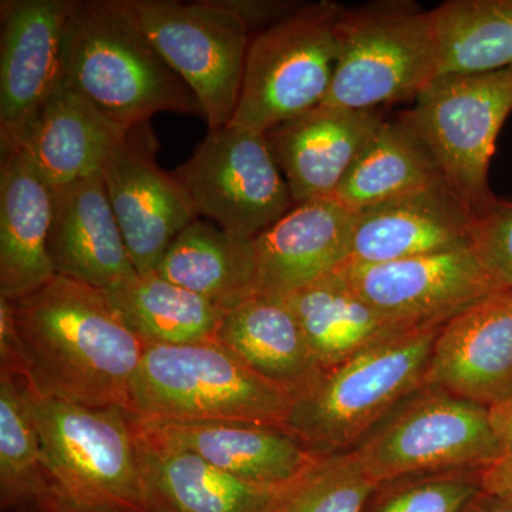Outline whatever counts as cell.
I'll use <instances>...</instances> for the list:
<instances>
[{
    "mask_svg": "<svg viewBox=\"0 0 512 512\" xmlns=\"http://www.w3.org/2000/svg\"><path fill=\"white\" fill-rule=\"evenodd\" d=\"M23 384L47 464L64 493L144 512L131 414L52 399Z\"/></svg>",
    "mask_w": 512,
    "mask_h": 512,
    "instance_id": "obj_9",
    "label": "cell"
},
{
    "mask_svg": "<svg viewBox=\"0 0 512 512\" xmlns=\"http://www.w3.org/2000/svg\"><path fill=\"white\" fill-rule=\"evenodd\" d=\"M481 490L512 503V457H500L481 470Z\"/></svg>",
    "mask_w": 512,
    "mask_h": 512,
    "instance_id": "obj_35",
    "label": "cell"
},
{
    "mask_svg": "<svg viewBox=\"0 0 512 512\" xmlns=\"http://www.w3.org/2000/svg\"><path fill=\"white\" fill-rule=\"evenodd\" d=\"M352 450L379 484L417 474L483 470L501 457L487 407L429 384Z\"/></svg>",
    "mask_w": 512,
    "mask_h": 512,
    "instance_id": "obj_8",
    "label": "cell"
},
{
    "mask_svg": "<svg viewBox=\"0 0 512 512\" xmlns=\"http://www.w3.org/2000/svg\"><path fill=\"white\" fill-rule=\"evenodd\" d=\"M491 429L500 446L501 457H512V394L488 409Z\"/></svg>",
    "mask_w": 512,
    "mask_h": 512,
    "instance_id": "obj_36",
    "label": "cell"
},
{
    "mask_svg": "<svg viewBox=\"0 0 512 512\" xmlns=\"http://www.w3.org/2000/svg\"><path fill=\"white\" fill-rule=\"evenodd\" d=\"M49 255L55 274L101 291L137 275L111 208L103 171L53 188Z\"/></svg>",
    "mask_w": 512,
    "mask_h": 512,
    "instance_id": "obj_19",
    "label": "cell"
},
{
    "mask_svg": "<svg viewBox=\"0 0 512 512\" xmlns=\"http://www.w3.org/2000/svg\"><path fill=\"white\" fill-rule=\"evenodd\" d=\"M466 512H512V503L481 493Z\"/></svg>",
    "mask_w": 512,
    "mask_h": 512,
    "instance_id": "obj_37",
    "label": "cell"
},
{
    "mask_svg": "<svg viewBox=\"0 0 512 512\" xmlns=\"http://www.w3.org/2000/svg\"><path fill=\"white\" fill-rule=\"evenodd\" d=\"M62 86L127 128L158 113L204 119L195 94L144 32L131 0H73Z\"/></svg>",
    "mask_w": 512,
    "mask_h": 512,
    "instance_id": "obj_2",
    "label": "cell"
},
{
    "mask_svg": "<svg viewBox=\"0 0 512 512\" xmlns=\"http://www.w3.org/2000/svg\"><path fill=\"white\" fill-rule=\"evenodd\" d=\"M127 131L62 86L40 111L20 150L50 187L59 188L101 173Z\"/></svg>",
    "mask_w": 512,
    "mask_h": 512,
    "instance_id": "obj_24",
    "label": "cell"
},
{
    "mask_svg": "<svg viewBox=\"0 0 512 512\" xmlns=\"http://www.w3.org/2000/svg\"><path fill=\"white\" fill-rule=\"evenodd\" d=\"M144 345L215 342L225 309L157 272L137 274L106 291Z\"/></svg>",
    "mask_w": 512,
    "mask_h": 512,
    "instance_id": "obj_28",
    "label": "cell"
},
{
    "mask_svg": "<svg viewBox=\"0 0 512 512\" xmlns=\"http://www.w3.org/2000/svg\"><path fill=\"white\" fill-rule=\"evenodd\" d=\"M379 485L355 451L318 454L298 476L278 485L258 512H365Z\"/></svg>",
    "mask_w": 512,
    "mask_h": 512,
    "instance_id": "obj_31",
    "label": "cell"
},
{
    "mask_svg": "<svg viewBox=\"0 0 512 512\" xmlns=\"http://www.w3.org/2000/svg\"><path fill=\"white\" fill-rule=\"evenodd\" d=\"M174 174L198 217L238 237H258L295 207L264 133L212 128Z\"/></svg>",
    "mask_w": 512,
    "mask_h": 512,
    "instance_id": "obj_11",
    "label": "cell"
},
{
    "mask_svg": "<svg viewBox=\"0 0 512 512\" xmlns=\"http://www.w3.org/2000/svg\"><path fill=\"white\" fill-rule=\"evenodd\" d=\"M284 298L323 372L377 342L409 332L383 318L340 271L296 289Z\"/></svg>",
    "mask_w": 512,
    "mask_h": 512,
    "instance_id": "obj_25",
    "label": "cell"
},
{
    "mask_svg": "<svg viewBox=\"0 0 512 512\" xmlns=\"http://www.w3.org/2000/svg\"><path fill=\"white\" fill-rule=\"evenodd\" d=\"M473 247L503 288H512V201L495 198L474 221Z\"/></svg>",
    "mask_w": 512,
    "mask_h": 512,
    "instance_id": "obj_33",
    "label": "cell"
},
{
    "mask_svg": "<svg viewBox=\"0 0 512 512\" xmlns=\"http://www.w3.org/2000/svg\"><path fill=\"white\" fill-rule=\"evenodd\" d=\"M131 420L144 512H258L276 488L239 480Z\"/></svg>",
    "mask_w": 512,
    "mask_h": 512,
    "instance_id": "obj_20",
    "label": "cell"
},
{
    "mask_svg": "<svg viewBox=\"0 0 512 512\" xmlns=\"http://www.w3.org/2000/svg\"><path fill=\"white\" fill-rule=\"evenodd\" d=\"M150 121L128 128L103 167L107 195L137 274L157 269L167 249L197 211L174 173L157 161Z\"/></svg>",
    "mask_w": 512,
    "mask_h": 512,
    "instance_id": "obj_14",
    "label": "cell"
},
{
    "mask_svg": "<svg viewBox=\"0 0 512 512\" xmlns=\"http://www.w3.org/2000/svg\"><path fill=\"white\" fill-rule=\"evenodd\" d=\"M345 6H301L254 36L231 126L268 133L325 101L340 56Z\"/></svg>",
    "mask_w": 512,
    "mask_h": 512,
    "instance_id": "obj_6",
    "label": "cell"
},
{
    "mask_svg": "<svg viewBox=\"0 0 512 512\" xmlns=\"http://www.w3.org/2000/svg\"><path fill=\"white\" fill-rule=\"evenodd\" d=\"M2 512H141L124 505L90 503V501L77 500L62 488L50 491L33 498L28 503L10 508Z\"/></svg>",
    "mask_w": 512,
    "mask_h": 512,
    "instance_id": "obj_34",
    "label": "cell"
},
{
    "mask_svg": "<svg viewBox=\"0 0 512 512\" xmlns=\"http://www.w3.org/2000/svg\"><path fill=\"white\" fill-rule=\"evenodd\" d=\"M443 183L436 158L399 117L380 123L332 198L360 212Z\"/></svg>",
    "mask_w": 512,
    "mask_h": 512,
    "instance_id": "obj_27",
    "label": "cell"
},
{
    "mask_svg": "<svg viewBox=\"0 0 512 512\" xmlns=\"http://www.w3.org/2000/svg\"><path fill=\"white\" fill-rule=\"evenodd\" d=\"M144 32L200 103L208 128L231 123L254 33L227 0H131Z\"/></svg>",
    "mask_w": 512,
    "mask_h": 512,
    "instance_id": "obj_10",
    "label": "cell"
},
{
    "mask_svg": "<svg viewBox=\"0 0 512 512\" xmlns=\"http://www.w3.org/2000/svg\"><path fill=\"white\" fill-rule=\"evenodd\" d=\"M476 215L446 183L355 212L348 264H384L473 244Z\"/></svg>",
    "mask_w": 512,
    "mask_h": 512,
    "instance_id": "obj_16",
    "label": "cell"
},
{
    "mask_svg": "<svg viewBox=\"0 0 512 512\" xmlns=\"http://www.w3.org/2000/svg\"><path fill=\"white\" fill-rule=\"evenodd\" d=\"M293 396L217 342L144 345L127 412L140 420H241L285 427Z\"/></svg>",
    "mask_w": 512,
    "mask_h": 512,
    "instance_id": "obj_4",
    "label": "cell"
},
{
    "mask_svg": "<svg viewBox=\"0 0 512 512\" xmlns=\"http://www.w3.org/2000/svg\"><path fill=\"white\" fill-rule=\"evenodd\" d=\"M439 69L433 10L409 0L345 8L338 67L322 104L365 111L416 100Z\"/></svg>",
    "mask_w": 512,
    "mask_h": 512,
    "instance_id": "obj_5",
    "label": "cell"
},
{
    "mask_svg": "<svg viewBox=\"0 0 512 512\" xmlns=\"http://www.w3.org/2000/svg\"><path fill=\"white\" fill-rule=\"evenodd\" d=\"M215 342L293 400L323 373L284 296L255 295L228 309Z\"/></svg>",
    "mask_w": 512,
    "mask_h": 512,
    "instance_id": "obj_23",
    "label": "cell"
},
{
    "mask_svg": "<svg viewBox=\"0 0 512 512\" xmlns=\"http://www.w3.org/2000/svg\"><path fill=\"white\" fill-rule=\"evenodd\" d=\"M431 10L439 77L512 67V0H448Z\"/></svg>",
    "mask_w": 512,
    "mask_h": 512,
    "instance_id": "obj_29",
    "label": "cell"
},
{
    "mask_svg": "<svg viewBox=\"0 0 512 512\" xmlns=\"http://www.w3.org/2000/svg\"><path fill=\"white\" fill-rule=\"evenodd\" d=\"M55 194L22 150L0 165V299L16 302L55 278L49 234Z\"/></svg>",
    "mask_w": 512,
    "mask_h": 512,
    "instance_id": "obj_21",
    "label": "cell"
},
{
    "mask_svg": "<svg viewBox=\"0 0 512 512\" xmlns=\"http://www.w3.org/2000/svg\"><path fill=\"white\" fill-rule=\"evenodd\" d=\"M73 0L0 3V154L22 148L40 111L63 84Z\"/></svg>",
    "mask_w": 512,
    "mask_h": 512,
    "instance_id": "obj_13",
    "label": "cell"
},
{
    "mask_svg": "<svg viewBox=\"0 0 512 512\" xmlns=\"http://www.w3.org/2000/svg\"><path fill=\"white\" fill-rule=\"evenodd\" d=\"M12 303L20 375L42 396L127 410L144 342L106 291L56 275Z\"/></svg>",
    "mask_w": 512,
    "mask_h": 512,
    "instance_id": "obj_1",
    "label": "cell"
},
{
    "mask_svg": "<svg viewBox=\"0 0 512 512\" xmlns=\"http://www.w3.org/2000/svg\"><path fill=\"white\" fill-rule=\"evenodd\" d=\"M137 420L158 436L194 451L212 466L248 483L278 487L318 457L291 431L272 424Z\"/></svg>",
    "mask_w": 512,
    "mask_h": 512,
    "instance_id": "obj_22",
    "label": "cell"
},
{
    "mask_svg": "<svg viewBox=\"0 0 512 512\" xmlns=\"http://www.w3.org/2000/svg\"><path fill=\"white\" fill-rule=\"evenodd\" d=\"M441 326L390 336L325 370L295 397L285 429L315 454L352 450L426 384Z\"/></svg>",
    "mask_w": 512,
    "mask_h": 512,
    "instance_id": "obj_3",
    "label": "cell"
},
{
    "mask_svg": "<svg viewBox=\"0 0 512 512\" xmlns=\"http://www.w3.org/2000/svg\"><path fill=\"white\" fill-rule=\"evenodd\" d=\"M426 384L493 407L512 394V288L495 291L444 323Z\"/></svg>",
    "mask_w": 512,
    "mask_h": 512,
    "instance_id": "obj_15",
    "label": "cell"
},
{
    "mask_svg": "<svg viewBox=\"0 0 512 512\" xmlns=\"http://www.w3.org/2000/svg\"><path fill=\"white\" fill-rule=\"evenodd\" d=\"M339 271L372 308L403 330L444 325L503 289L473 244L384 264H346Z\"/></svg>",
    "mask_w": 512,
    "mask_h": 512,
    "instance_id": "obj_12",
    "label": "cell"
},
{
    "mask_svg": "<svg viewBox=\"0 0 512 512\" xmlns=\"http://www.w3.org/2000/svg\"><path fill=\"white\" fill-rule=\"evenodd\" d=\"M511 111L512 67L437 77L400 116L436 158L448 188L476 218L497 198L488 170Z\"/></svg>",
    "mask_w": 512,
    "mask_h": 512,
    "instance_id": "obj_7",
    "label": "cell"
},
{
    "mask_svg": "<svg viewBox=\"0 0 512 512\" xmlns=\"http://www.w3.org/2000/svg\"><path fill=\"white\" fill-rule=\"evenodd\" d=\"M481 493V470L417 474L380 484L365 512H466Z\"/></svg>",
    "mask_w": 512,
    "mask_h": 512,
    "instance_id": "obj_32",
    "label": "cell"
},
{
    "mask_svg": "<svg viewBox=\"0 0 512 512\" xmlns=\"http://www.w3.org/2000/svg\"><path fill=\"white\" fill-rule=\"evenodd\" d=\"M355 212L335 198L295 204L254 238L256 295H288L349 262Z\"/></svg>",
    "mask_w": 512,
    "mask_h": 512,
    "instance_id": "obj_17",
    "label": "cell"
},
{
    "mask_svg": "<svg viewBox=\"0 0 512 512\" xmlns=\"http://www.w3.org/2000/svg\"><path fill=\"white\" fill-rule=\"evenodd\" d=\"M59 488L37 434L19 373L0 369V510Z\"/></svg>",
    "mask_w": 512,
    "mask_h": 512,
    "instance_id": "obj_30",
    "label": "cell"
},
{
    "mask_svg": "<svg viewBox=\"0 0 512 512\" xmlns=\"http://www.w3.org/2000/svg\"><path fill=\"white\" fill-rule=\"evenodd\" d=\"M154 272L228 311L256 295L254 239L198 218L175 238Z\"/></svg>",
    "mask_w": 512,
    "mask_h": 512,
    "instance_id": "obj_26",
    "label": "cell"
},
{
    "mask_svg": "<svg viewBox=\"0 0 512 512\" xmlns=\"http://www.w3.org/2000/svg\"><path fill=\"white\" fill-rule=\"evenodd\" d=\"M382 121L377 110L320 104L268 131L293 202L332 198Z\"/></svg>",
    "mask_w": 512,
    "mask_h": 512,
    "instance_id": "obj_18",
    "label": "cell"
}]
</instances>
